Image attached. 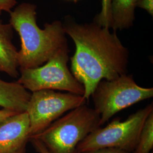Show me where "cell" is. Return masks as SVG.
<instances>
[{
    "label": "cell",
    "mask_w": 153,
    "mask_h": 153,
    "mask_svg": "<svg viewBox=\"0 0 153 153\" xmlns=\"http://www.w3.org/2000/svg\"><path fill=\"white\" fill-rule=\"evenodd\" d=\"M63 27L76 45L71 73L84 87L83 97L88 102L100 81L127 74L129 51L116 32L96 23H69Z\"/></svg>",
    "instance_id": "6da1fadb"
},
{
    "label": "cell",
    "mask_w": 153,
    "mask_h": 153,
    "mask_svg": "<svg viewBox=\"0 0 153 153\" xmlns=\"http://www.w3.org/2000/svg\"><path fill=\"white\" fill-rule=\"evenodd\" d=\"M36 9L33 4L23 3L9 13V23L21 38V47L18 51L19 69L42 65L59 49L67 46L61 23H46L44 29H41L36 23Z\"/></svg>",
    "instance_id": "7a4b0ae2"
},
{
    "label": "cell",
    "mask_w": 153,
    "mask_h": 153,
    "mask_svg": "<svg viewBox=\"0 0 153 153\" xmlns=\"http://www.w3.org/2000/svg\"><path fill=\"white\" fill-rule=\"evenodd\" d=\"M100 126L98 114L85 104L70 111L30 138L42 142L50 153H74L79 142Z\"/></svg>",
    "instance_id": "3957f363"
},
{
    "label": "cell",
    "mask_w": 153,
    "mask_h": 153,
    "mask_svg": "<svg viewBox=\"0 0 153 153\" xmlns=\"http://www.w3.org/2000/svg\"><path fill=\"white\" fill-rule=\"evenodd\" d=\"M152 111V103L131 114L126 120L115 118L106 126H100L90 133L77 145L74 153L103 148H117L128 153L133 152L145 121Z\"/></svg>",
    "instance_id": "277c9868"
},
{
    "label": "cell",
    "mask_w": 153,
    "mask_h": 153,
    "mask_svg": "<svg viewBox=\"0 0 153 153\" xmlns=\"http://www.w3.org/2000/svg\"><path fill=\"white\" fill-rule=\"evenodd\" d=\"M153 97V88L139 86L131 75L99 82L91 97L103 126L117 112Z\"/></svg>",
    "instance_id": "5b68a950"
},
{
    "label": "cell",
    "mask_w": 153,
    "mask_h": 153,
    "mask_svg": "<svg viewBox=\"0 0 153 153\" xmlns=\"http://www.w3.org/2000/svg\"><path fill=\"white\" fill-rule=\"evenodd\" d=\"M68 48L65 46L42 65L20 69L17 82L31 93L42 90L66 91L83 96L84 87L68 67Z\"/></svg>",
    "instance_id": "8992f818"
},
{
    "label": "cell",
    "mask_w": 153,
    "mask_h": 153,
    "mask_svg": "<svg viewBox=\"0 0 153 153\" xmlns=\"http://www.w3.org/2000/svg\"><path fill=\"white\" fill-rule=\"evenodd\" d=\"M87 102L83 96L71 93L52 90L33 92L26 110L30 137L42 132L66 112L85 105Z\"/></svg>",
    "instance_id": "52a82bcc"
},
{
    "label": "cell",
    "mask_w": 153,
    "mask_h": 153,
    "mask_svg": "<svg viewBox=\"0 0 153 153\" xmlns=\"http://www.w3.org/2000/svg\"><path fill=\"white\" fill-rule=\"evenodd\" d=\"M30 138V120L26 111L0 122V153H14L25 149Z\"/></svg>",
    "instance_id": "ba28073f"
},
{
    "label": "cell",
    "mask_w": 153,
    "mask_h": 153,
    "mask_svg": "<svg viewBox=\"0 0 153 153\" xmlns=\"http://www.w3.org/2000/svg\"><path fill=\"white\" fill-rule=\"evenodd\" d=\"M13 28L0 21V71L16 78L19 76L18 51L12 43Z\"/></svg>",
    "instance_id": "9c48e42d"
},
{
    "label": "cell",
    "mask_w": 153,
    "mask_h": 153,
    "mask_svg": "<svg viewBox=\"0 0 153 153\" xmlns=\"http://www.w3.org/2000/svg\"><path fill=\"white\" fill-rule=\"evenodd\" d=\"M31 93L18 82H7L0 78V107L22 113L26 112Z\"/></svg>",
    "instance_id": "30bf717a"
},
{
    "label": "cell",
    "mask_w": 153,
    "mask_h": 153,
    "mask_svg": "<svg viewBox=\"0 0 153 153\" xmlns=\"http://www.w3.org/2000/svg\"><path fill=\"white\" fill-rule=\"evenodd\" d=\"M138 0L111 1V27L114 30L129 28L134 19V10Z\"/></svg>",
    "instance_id": "8fae6325"
},
{
    "label": "cell",
    "mask_w": 153,
    "mask_h": 153,
    "mask_svg": "<svg viewBox=\"0 0 153 153\" xmlns=\"http://www.w3.org/2000/svg\"><path fill=\"white\" fill-rule=\"evenodd\" d=\"M153 148V111L142 126L134 153H151Z\"/></svg>",
    "instance_id": "7c38bea8"
},
{
    "label": "cell",
    "mask_w": 153,
    "mask_h": 153,
    "mask_svg": "<svg viewBox=\"0 0 153 153\" xmlns=\"http://www.w3.org/2000/svg\"><path fill=\"white\" fill-rule=\"evenodd\" d=\"M111 1L102 0V10L99 14L95 23L104 27H111Z\"/></svg>",
    "instance_id": "4fadbf2b"
},
{
    "label": "cell",
    "mask_w": 153,
    "mask_h": 153,
    "mask_svg": "<svg viewBox=\"0 0 153 153\" xmlns=\"http://www.w3.org/2000/svg\"><path fill=\"white\" fill-rule=\"evenodd\" d=\"M16 4V0H0V15L3 11L10 13Z\"/></svg>",
    "instance_id": "5bb4252c"
},
{
    "label": "cell",
    "mask_w": 153,
    "mask_h": 153,
    "mask_svg": "<svg viewBox=\"0 0 153 153\" xmlns=\"http://www.w3.org/2000/svg\"><path fill=\"white\" fill-rule=\"evenodd\" d=\"M137 6L143 9L148 13L153 15V0H138Z\"/></svg>",
    "instance_id": "9a60e30c"
},
{
    "label": "cell",
    "mask_w": 153,
    "mask_h": 153,
    "mask_svg": "<svg viewBox=\"0 0 153 153\" xmlns=\"http://www.w3.org/2000/svg\"><path fill=\"white\" fill-rule=\"evenodd\" d=\"M29 141L32 143L33 146L39 153H50L47 149L43 145V143L38 139L34 138H30Z\"/></svg>",
    "instance_id": "2e32d148"
},
{
    "label": "cell",
    "mask_w": 153,
    "mask_h": 153,
    "mask_svg": "<svg viewBox=\"0 0 153 153\" xmlns=\"http://www.w3.org/2000/svg\"><path fill=\"white\" fill-rule=\"evenodd\" d=\"M83 153H130L117 148H103Z\"/></svg>",
    "instance_id": "e0dca14e"
},
{
    "label": "cell",
    "mask_w": 153,
    "mask_h": 153,
    "mask_svg": "<svg viewBox=\"0 0 153 153\" xmlns=\"http://www.w3.org/2000/svg\"><path fill=\"white\" fill-rule=\"evenodd\" d=\"M16 114H18V113H16V112L10 111V110L4 109V108L0 109V122L5 120L6 119L8 118L9 117L15 115Z\"/></svg>",
    "instance_id": "ac0fdd59"
},
{
    "label": "cell",
    "mask_w": 153,
    "mask_h": 153,
    "mask_svg": "<svg viewBox=\"0 0 153 153\" xmlns=\"http://www.w3.org/2000/svg\"><path fill=\"white\" fill-rule=\"evenodd\" d=\"M14 153H25V149H22V150H21L18 151V152H16Z\"/></svg>",
    "instance_id": "d6986e66"
},
{
    "label": "cell",
    "mask_w": 153,
    "mask_h": 153,
    "mask_svg": "<svg viewBox=\"0 0 153 153\" xmlns=\"http://www.w3.org/2000/svg\"><path fill=\"white\" fill-rule=\"evenodd\" d=\"M73 1H77V0H73Z\"/></svg>",
    "instance_id": "ffe728a7"
},
{
    "label": "cell",
    "mask_w": 153,
    "mask_h": 153,
    "mask_svg": "<svg viewBox=\"0 0 153 153\" xmlns=\"http://www.w3.org/2000/svg\"><path fill=\"white\" fill-rule=\"evenodd\" d=\"M153 153V152H152V153Z\"/></svg>",
    "instance_id": "44dd1931"
}]
</instances>
